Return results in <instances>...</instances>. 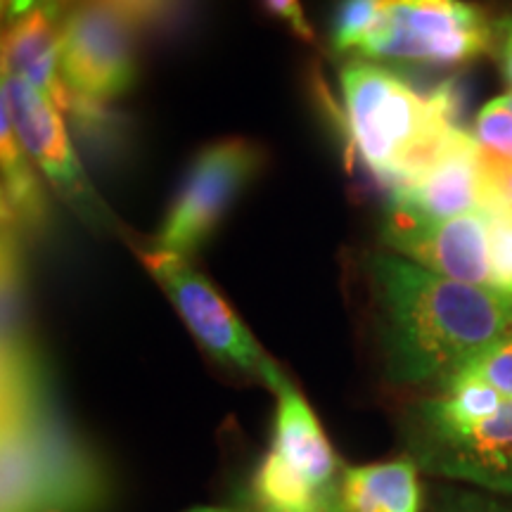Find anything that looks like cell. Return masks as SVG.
Here are the masks:
<instances>
[{
	"label": "cell",
	"instance_id": "6da1fadb",
	"mask_svg": "<svg viewBox=\"0 0 512 512\" xmlns=\"http://www.w3.org/2000/svg\"><path fill=\"white\" fill-rule=\"evenodd\" d=\"M366 278L394 384L441 387L512 332V299L441 278L399 254L370 252Z\"/></svg>",
	"mask_w": 512,
	"mask_h": 512
},
{
	"label": "cell",
	"instance_id": "7a4b0ae2",
	"mask_svg": "<svg viewBox=\"0 0 512 512\" xmlns=\"http://www.w3.org/2000/svg\"><path fill=\"white\" fill-rule=\"evenodd\" d=\"M107 477L48 411L29 354L3 358V512H95Z\"/></svg>",
	"mask_w": 512,
	"mask_h": 512
},
{
	"label": "cell",
	"instance_id": "3957f363",
	"mask_svg": "<svg viewBox=\"0 0 512 512\" xmlns=\"http://www.w3.org/2000/svg\"><path fill=\"white\" fill-rule=\"evenodd\" d=\"M339 86L351 152L387 190L422 140L444 126H458L463 95L456 81L422 95L380 64L351 60L339 74Z\"/></svg>",
	"mask_w": 512,
	"mask_h": 512
},
{
	"label": "cell",
	"instance_id": "277c9868",
	"mask_svg": "<svg viewBox=\"0 0 512 512\" xmlns=\"http://www.w3.org/2000/svg\"><path fill=\"white\" fill-rule=\"evenodd\" d=\"M408 448L420 470L512 496V399L479 418L448 411L439 396L422 401L411 415Z\"/></svg>",
	"mask_w": 512,
	"mask_h": 512
},
{
	"label": "cell",
	"instance_id": "5b68a950",
	"mask_svg": "<svg viewBox=\"0 0 512 512\" xmlns=\"http://www.w3.org/2000/svg\"><path fill=\"white\" fill-rule=\"evenodd\" d=\"M496 29L470 0H382L380 22L358 55L460 67L494 50Z\"/></svg>",
	"mask_w": 512,
	"mask_h": 512
},
{
	"label": "cell",
	"instance_id": "8992f818",
	"mask_svg": "<svg viewBox=\"0 0 512 512\" xmlns=\"http://www.w3.org/2000/svg\"><path fill=\"white\" fill-rule=\"evenodd\" d=\"M136 254L176 306L197 344L214 361L264 382L268 389L280 382L285 373L278 363L271 361L238 313L230 309L226 299L185 256L159 247H136Z\"/></svg>",
	"mask_w": 512,
	"mask_h": 512
},
{
	"label": "cell",
	"instance_id": "52a82bcc",
	"mask_svg": "<svg viewBox=\"0 0 512 512\" xmlns=\"http://www.w3.org/2000/svg\"><path fill=\"white\" fill-rule=\"evenodd\" d=\"M264 164L266 152L247 138H221L202 147L166 209L157 247L185 259L195 254Z\"/></svg>",
	"mask_w": 512,
	"mask_h": 512
},
{
	"label": "cell",
	"instance_id": "ba28073f",
	"mask_svg": "<svg viewBox=\"0 0 512 512\" xmlns=\"http://www.w3.org/2000/svg\"><path fill=\"white\" fill-rule=\"evenodd\" d=\"M60 69L83 98H119L138 79V27L105 0H76L60 22Z\"/></svg>",
	"mask_w": 512,
	"mask_h": 512
},
{
	"label": "cell",
	"instance_id": "9c48e42d",
	"mask_svg": "<svg viewBox=\"0 0 512 512\" xmlns=\"http://www.w3.org/2000/svg\"><path fill=\"white\" fill-rule=\"evenodd\" d=\"M382 242L441 278L494 290L491 216L486 211L432 221L392 204L382 226Z\"/></svg>",
	"mask_w": 512,
	"mask_h": 512
},
{
	"label": "cell",
	"instance_id": "30bf717a",
	"mask_svg": "<svg viewBox=\"0 0 512 512\" xmlns=\"http://www.w3.org/2000/svg\"><path fill=\"white\" fill-rule=\"evenodd\" d=\"M3 102H8L12 124L27 152L48 181L60 195L72 204L81 219L93 223H110L107 207L95 195L88 183L83 166L69 143L67 126L60 117V110L43 98L31 83L3 69Z\"/></svg>",
	"mask_w": 512,
	"mask_h": 512
},
{
	"label": "cell",
	"instance_id": "8fae6325",
	"mask_svg": "<svg viewBox=\"0 0 512 512\" xmlns=\"http://www.w3.org/2000/svg\"><path fill=\"white\" fill-rule=\"evenodd\" d=\"M477 140L463 133L458 143L413 185L392 195L394 207L408 209L422 219L446 221L482 211Z\"/></svg>",
	"mask_w": 512,
	"mask_h": 512
},
{
	"label": "cell",
	"instance_id": "7c38bea8",
	"mask_svg": "<svg viewBox=\"0 0 512 512\" xmlns=\"http://www.w3.org/2000/svg\"><path fill=\"white\" fill-rule=\"evenodd\" d=\"M271 392L278 396L271 448L294 470L302 472L320 494L339 498V467L323 427L302 392L283 375Z\"/></svg>",
	"mask_w": 512,
	"mask_h": 512
},
{
	"label": "cell",
	"instance_id": "4fadbf2b",
	"mask_svg": "<svg viewBox=\"0 0 512 512\" xmlns=\"http://www.w3.org/2000/svg\"><path fill=\"white\" fill-rule=\"evenodd\" d=\"M60 22L62 17L48 10H31L12 19L3 34V69L31 83L57 110L67 112L74 91L62 79Z\"/></svg>",
	"mask_w": 512,
	"mask_h": 512
},
{
	"label": "cell",
	"instance_id": "5bb4252c",
	"mask_svg": "<svg viewBox=\"0 0 512 512\" xmlns=\"http://www.w3.org/2000/svg\"><path fill=\"white\" fill-rule=\"evenodd\" d=\"M418 470L413 458L347 467L339 477V505L347 512H420Z\"/></svg>",
	"mask_w": 512,
	"mask_h": 512
},
{
	"label": "cell",
	"instance_id": "9a60e30c",
	"mask_svg": "<svg viewBox=\"0 0 512 512\" xmlns=\"http://www.w3.org/2000/svg\"><path fill=\"white\" fill-rule=\"evenodd\" d=\"M0 157H3V228L15 230L17 235L41 230L48 219L46 192L29 162V155L19 143L8 102H3Z\"/></svg>",
	"mask_w": 512,
	"mask_h": 512
},
{
	"label": "cell",
	"instance_id": "2e32d148",
	"mask_svg": "<svg viewBox=\"0 0 512 512\" xmlns=\"http://www.w3.org/2000/svg\"><path fill=\"white\" fill-rule=\"evenodd\" d=\"M254 508L264 512H309L320 505L339 501L328 498L313 486L302 472L285 463L273 448L261 458L252 482Z\"/></svg>",
	"mask_w": 512,
	"mask_h": 512
},
{
	"label": "cell",
	"instance_id": "e0dca14e",
	"mask_svg": "<svg viewBox=\"0 0 512 512\" xmlns=\"http://www.w3.org/2000/svg\"><path fill=\"white\" fill-rule=\"evenodd\" d=\"M382 15V0H337L330 24L335 53H358Z\"/></svg>",
	"mask_w": 512,
	"mask_h": 512
},
{
	"label": "cell",
	"instance_id": "ac0fdd59",
	"mask_svg": "<svg viewBox=\"0 0 512 512\" xmlns=\"http://www.w3.org/2000/svg\"><path fill=\"white\" fill-rule=\"evenodd\" d=\"M479 178H482V211L494 219L512 221V162L479 147Z\"/></svg>",
	"mask_w": 512,
	"mask_h": 512
},
{
	"label": "cell",
	"instance_id": "d6986e66",
	"mask_svg": "<svg viewBox=\"0 0 512 512\" xmlns=\"http://www.w3.org/2000/svg\"><path fill=\"white\" fill-rule=\"evenodd\" d=\"M453 377H467L494 387L505 399H512V332L472 358L467 366ZM451 377V380H453ZM446 384V382H444Z\"/></svg>",
	"mask_w": 512,
	"mask_h": 512
},
{
	"label": "cell",
	"instance_id": "ffe728a7",
	"mask_svg": "<svg viewBox=\"0 0 512 512\" xmlns=\"http://www.w3.org/2000/svg\"><path fill=\"white\" fill-rule=\"evenodd\" d=\"M472 138L479 147L496 152L512 162V110L501 98L486 102L472 124Z\"/></svg>",
	"mask_w": 512,
	"mask_h": 512
},
{
	"label": "cell",
	"instance_id": "44dd1931",
	"mask_svg": "<svg viewBox=\"0 0 512 512\" xmlns=\"http://www.w3.org/2000/svg\"><path fill=\"white\" fill-rule=\"evenodd\" d=\"M140 29H164L178 22L185 0H105Z\"/></svg>",
	"mask_w": 512,
	"mask_h": 512
},
{
	"label": "cell",
	"instance_id": "7402d4cb",
	"mask_svg": "<svg viewBox=\"0 0 512 512\" xmlns=\"http://www.w3.org/2000/svg\"><path fill=\"white\" fill-rule=\"evenodd\" d=\"M491 266L494 290L512 299V221L491 216Z\"/></svg>",
	"mask_w": 512,
	"mask_h": 512
},
{
	"label": "cell",
	"instance_id": "603a6c76",
	"mask_svg": "<svg viewBox=\"0 0 512 512\" xmlns=\"http://www.w3.org/2000/svg\"><path fill=\"white\" fill-rule=\"evenodd\" d=\"M434 512H512V501L482 491L444 489L437 498Z\"/></svg>",
	"mask_w": 512,
	"mask_h": 512
},
{
	"label": "cell",
	"instance_id": "cb8c5ba5",
	"mask_svg": "<svg viewBox=\"0 0 512 512\" xmlns=\"http://www.w3.org/2000/svg\"><path fill=\"white\" fill-rule=\"evenodd\" d=\"M264 3L266 12L280 22H285L290 31L297 38H302L304 43L316 41V34H313L309 19L304 15L302 0H261Z\"/></svg>",
	"mask_w": 512,
	"mask_h": 512
},
{
	"label": "cell",
	"instance_id": "d4e9b609",
	"mask_svg": "<svg viewBox=\"0 0 512 512\" xmlns=\"http://www.w3.org/2000/svg\"><path fill=\"white\" fill-rule=\"evenodd\" d=\"M74 3L76 0H3V15L17 19L31 10H48L53 15L62 17Z\"/></svg>",
	"mask_w": 512,
	"mask_h": 512
},
{
	"label": "cell",
	"instance_id": "484cf974",
	"mask_svg": "<svg viewBox=\"0 0 512 512\" xmlns=\"http://www.w3.org/2000/svg\"><path fill=\"white\" fill-rule=\"evenodd\" d=\"M494 29H496L494 50H496L498 64H501V72L512 86V15L498 19Z\"/></svg>",
	"mask_w": 512,
	"mask_h": 512
},
{
	"label": "cell",
	"instance_id": "4316f807",
	"mask_svg": "<svg viewBox=\"0 0 512 512\" xmlns=\"http://www.w3.org/2000/svg\"><path fill=\"white\" fill-rule=\"evenodd\" d=\"M245 512H264V510H259V508H249V510H245ZM309 512H347L342 508V505H339V501H332V503H325V505H320V508H313V510H309Z\"/></svg>",
	"mask_w": 512,
	"mask_h": 512
},
{
	"label": "cell",
	"instance_id": "83f0119b",
	"mask_svg": "<svg viewBox=\"0 0 512 512\" xmlns=\"http://www.w3.org/2000/svg\"><path fill=\"white\" fill-rule=\"evenodd\" d=\"M188 512H233V510H226V508H192Z\"/></svg>",
	"mask_w": 512,
	"mask_h": 512
},
{
	"label": "cell",
	"instance_id": "f1b7e54d",
	"mask_svg": "<svg viewBox=\"0 0 512 512\" xmlns=\"http://www.w3.org/2000/svg\"><path fill=\"white\" fill-rule=\"evenodd\" d=\"M501 100L505 102V107H508V110H512V91H510V93H505V95H501Z\"/></svg>",
	"mask_w": 512,
	"mask_h": 512
}]
</instances>
